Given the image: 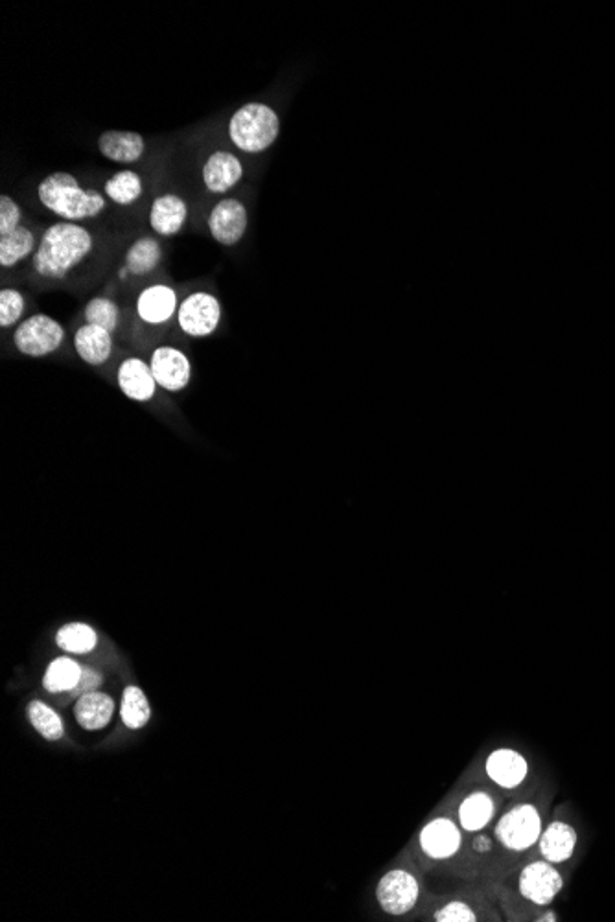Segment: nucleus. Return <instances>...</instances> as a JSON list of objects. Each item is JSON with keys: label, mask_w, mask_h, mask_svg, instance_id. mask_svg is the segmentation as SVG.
Segmentation results:
<instances>
[{"label": "nucleus", "mask_w": 615, "mask_h": 922, "mask_svg": "<svg viewBox=\"0 0 615 922\" xmlns=\"http://www.w3.org/2000/svg\"><path fill=\"white\" fill-rule=\"evenodd\" d=\"M65 341V328L47 313L24 319L13 332V345L28 358H47Z\"/></svg>", "instance_id": "4"}, {"label": "nucleus", "mask_w": 615, "mask_h": 922, "mask_svg": "<svg viewBox=\"0 0 615 922\" xmlns=\"http://www.w3.org/2000/svg\"><path fill=\"white\" fill-rule=\"evenodd\" d=\"M105 196L113 203L128 207L139 201L142 196V179L133 170H122L105 181Z\"/></svg>", "instance_id": "26"}, {"label": "nucleus", "mask_w": 615, "mask_h": 922, "mask_svg": "<svg viewBox=\"0 0 615 922\" xmlns=\"http://www.w3.org/2000/svg\"><path fill=\"white\" fill-rule=\"evenodd\" d=\"M56 645L67 654L83 656V654L93 652L96 648L98 635L93 626L87 623H69L59 628L56 634Z\"/></svg>", "instance_id": "25"}, {"label": "nucleus", "mask_w": 615, "mask_h": 922, "mask_svg": "<svg viewBox=\"0 0 615 922\" xmlns=\"http://www.w3.org/2000/svg\"><path fill=\"white\" fill-rule=\"evenodd\" d=\"M150 367L157 385L168 392H181L192 380V363L174 346H159L153 350Z\"/></svg>", "instance_id": "8"}, {"label": "nucleus", "mask_w": 615, "mask_h": 922, "mask_svg": "<svg viewBox=\"0 0 615 922\" xmlns=\"http://www.w3.org/2000/svg\"><path fill=\"white\" fill-rule=\"evenodd\" d=\"M577 845V832L575 829L562 823V821H553L538 840L540 854L551 864H564L575 853Z\"/></svg>", "instance_id": "19"}, {"label": "nucleus", "mask_w": 615, "mask_h": 922, "mask_svg": "<svg viewBox=\"0 0 615 922\" xmlns=\"http://www.w3.org/2000/svg\"><path fill=\"white\" fill-rule=\"evenodd\" d=\"M98 150L109 161L133 164L140 161L146 151V140L135 131H104L98 139Z\"/></svg>", "instance_id": "15"}, {"label": "nucleus", "mask_w": 615, "mask_h": 922, "mask_svg": "<svg viewBox=\"0 0 615 922\" xmlns=\"http://www.w3.org/2000/svg\"><path fill=\"white\" fill-rule=\"evenodd\" d=\"M474 849H476L477 853H488V851L492 849L490 838H487V836H477L476 840H474Z\"/></svg>", "instance_id": "34"}, {"label": "nucleus", "mask_w": 615, "mask_h": 922, "mask_svg": "<svg viewBox=\"0 0 615 922\" xmlns=\"http://www.w3.org/2000/svg\"><path fill=\"white\" fill-rule=\"evenodd\" d=\"M85 323L100 326L109 334H115L120 324V308L117 302L107 297H94L93 300H89V304L85 306Z\"/></svg>", "instance_id": "29"}, {"label": "nucleus", "mask_w": 615, "mask_h": 922, "mask_svg": "<svg viewBox=\"0 0 615 922\" xmlns=\"http://www.w3.org/2000/svg\"><path fill=\"white\" fill-rule=\"evenodd\" d=\"M37 197L43 207L70 223L96 218L105 210L104 194L93 188L85 190L69 172L47 175L37 186Z\"/></svg>", "instance_id": "2"}, {"label": "nucleus", "mask_w": 615, "mask_h": 922, "mask_svg": "<svg viewBox=\"0 0 615 922\" xmlns=\"http://www.w3.org/2000/svg\"><path fill=\"white\" fill-rule=\"evenodd\" d=\"M117 381L120 391L124 392L129 400L139 404L153 400L159 387L151 372L150 363L140 358L124 359L118 367Z\"/></svg>", "instance_id": "11"}, {"label": "nucleus", "mask_w": 615, "mask_h": 922, "mask_svg": "<svg viewBox=\"0 0 615 922\" xmlns=\"http://www.w3.org/2000/svg\"><path fill=\"white\" fill-rule=\"evenodd\" d=\"M120 716L124 726L140 729L150 722L151 709L146 694L137 685H128L122 694Z\"/></svg>", "instance_id": "27"}, {"label": "nucleus", "mask_w": 615, "mask_h": 922, "mask_svg": "<svg viewBox=\"0 0 615 922\" xmlns=\"http://www.w3.org/2000/svg\"><path fill=\"white\" fill-rule=\"evenodd\" d=\"M244 177L242 161L231 151H214L203 166V183L212 194H225Z\"/></svg>", "instance_id": "13"}, {"label": "nucleus", "mask_w": 615, "mask_h": 922, "mask_svg": "<svg viewBox=\"0 0 615 922\" xmlns=\"http://www.w3.org/2000/svg\"><path fill=\"white\" fill-rule=\"evenodd\" d=\"M102 680H104V678H102V674H100L98 670H94L93 667H83L82 678L78 681L76 689L70 692V694L76 696V698H82V696L89 694V692L98 691V687L102 685Z\"/></svg>", "instance_id": "33"}, {"label": "nucleus", "mask_w": 615, "mask_h": 922, "mask_svg": "<svg viewBox=\"0 0 615 922\" xmlns=\"http://www.w3.org/2000/svg\"><path fill=\"white\" fill-rule=\"evenodd\" d=\"M540 921L553 922V921H557V919H555V915H553V913H547L546 917H544V919H540Z\"/></svg>", "instance_id": "35"}, {"label": "nucleus", "mask_w": 615, "mask_h": 922, "mask_svg": "<svg viewBox=\"0 0 615 922\" xmlns=\"http://www.w3.org/2000/svg\"><path fill=\"white\" fill-rule=\"evenodd\" d=\"M420 886L413 873L406 869H395L383 875L376 888V899L382 910L389 915H404L415 908Z\"/></svg>", "instance_id": "7"}, {"label": "nucleus", "mask_w": 615, "mask_h": 922, "mask_svg": "<svg viewBox=\"0 0 615 922\" xmlns=\"http://www.w3.org/2000/svg\"><path fill=\"white\" fill-rule=\"evenodd\" d=\"M26 300L23 293L17 289H2L0 291V326L10 328L17 321H21Z\"/></svg>", "instance_id": "30"}, {"label": "nucleus", "mask_w": 615, "mask_h": 922, "mask_svg": "<svg viewBox=\"0 0 615 922\" xmlns=\"http://www.w3.org/2000/svg\"><path fill=\"white\" fill-rule=\"evenodd\" d=\"M93 236L82 225L61 221L50 225L34 253V269L39 277L61 280L93 251Z\"/></svg>", "instance_id": "1"}, {"label": "nucleus", "mask_w": 615, "mask_h": 922, "mask_svg": "<svg viewBox=\"0 0 615 922\" xmlns=\"http://www.w3.org/2000/svg\"><path fill=\"white\" fill-rule=\"evenodd\" d=\"M34 249V232L24 225L8 234H2L0 236V266H17L19 262H23L34 253Z\"/></svg>", "instance_id": "24"}, {"label": "nucleus", "mask_w": 615, "mask_h": 922, "mask_svg": "<svg viewBox=\"0 0 615 922\" xmlns=\"http://www.w3.org/2000/svg\"><path fill=\"white\" fill-rule=\"evenodd\" d=\"M280 133L279 115L266 104H245L229 120V137L245 153H262Z\"/></svg>", "instance_id": "3"}, {"label": "nucleus", "mask_w": 615, "mask_h": 922, "mask_svg": "<svg viewBox=\"0 0 615 922\" xmlns=\"http://www.w3.org/2000/svg\"><path fill=\"white\" fill-rule=\"evenodd\" d=\"M435 921L437 922H476L477 915L474 913V910L466 904V902H461V900H453L450 904H446L444 908L435 913Z\"/></svg>", "instance_id": "32"}, {"label": "nucleus", "mask_w": 615, "mask_h": 922, "mask_svg": "<svg viewBox=\"0 0 615 922\" xmlns=\"http://www.w3.org/2000/svg\"><path fill=\"white\" fill-rule=\"evenodd\" d=\"M420 847L433 860L452 858L461 847V830L452 819H433L420 832Z\"/></svg>", "instance_id": "14"}, {"label": "nucleus", "mask_w": 615, "mask_h": 922, "mask_svg": "<svg viewBox=\"0 0 615 922\" xmlns=\"http://www.w3.org/2000/svg\"><path fill=\"white\" fill-rule=\"evenodd\" d=\"M28 718L32 722L35 731L47 740H52L56 742L59 738L63 737L65 733V727H63V722H61V716L52 709L48 707L45 702L41 700H34L28 705Z\"/></svg>", "instance_id": "28"}, {"label": "nucleus", "mask_w": 615, "mask_h": 922, "mask_svg": "<svg viewBox=\"0 0 615 922\" xmlns=\"http://www.w3.org/2000/svg\"><path fill=\"white\" fill-rule=\"evenodd\" d=\"M247 208L240 199L227 197L216 203L209 216L210 236L225 247H233L247 231Z\"/></svg>", "instance_id": "9"}, {"label": "nucleus", "mask_w": 615, "mask_h": 922, "mask_svg": "<svg viewBox=\"0 0 615 922\" xmlns=\"http://www.w3.org/2000/svg\"><path fill=\"white\" fill-rule=\"evenodd\" d=\"M179 310L177 293L174 288L164 284H153L144 289L137 299V313L140 321L151 326H161L174 319Z\"/></svg>", "instance_id": "12"}, {"label": "nucleus", "mask_w": 615, "mask_h": 922, "mask_svg": "<svg viewBox=\"0 0 615 922\" xmlns=\"http://www.w3.org/2000/svg\"><path fill=\"white\" fill-rule=\"evenodd\" d=\"M529 764L518 751L496 750L487 759V775L501 788H516L525 781Z\"/></svg>", "instance_id": "18"}, {"label": "nucleus", "mask_w": 615, "mask_h": 922, "mask_svg": "<svg viewBox=\"0 0 615 922\" xmlns=\"http://www.w3.org/2000/svg\"><path fill=\"white\" fill-rule=\"evenodd\" d=\"M564 886L562 876L551 862H533L520 875V893L523 899L531 900L536 906L553 902Z\"/></svg>", "instance_id": "10"}, {"label": "nucleus", "mask_w": 615, "mask_h": 922, "mask_svg": "<svg viewBox=\"0 0 615 922\" xmlns=\"http://www.w3.org/2000/svg\"><path fill=\"white\" fill-rule=\"evenodd\" d=\"M21 207L13 201L12 197L2 194L0 196V236L15 231L21 227Z\"/></svg>", "instance_id": "31"}, {"label": "nucleus", "mask_w": 615, "mask_h": 922, "mask_svg": "<svg viewBox=\"0 0 615 922\" xmlns=\"http://www.w3.org/2000/svg\"><path fill=\"white\" fill-rule=\"evenodd\" d=\"M177 323L190 337H209L221 323V304L218 297L207 291L188 295L177 310Z\"/></svg>", "instance_id": "6"}, {"label": "nucleus", "mask_w": 615, "mask_h": 922, "mask_svg": "<svg viewBox=\"0 0 615 922\" xmlns=\"http://www.w3.org/2000/svg\"><path fill=\"white\" fill-rule=\"evenodd\" d=\"M115 713V702L109 694L104 692H89L82 698H78V704L74 707V715L78 724L87 729V731H98L107 726Z\"/></svg>", "instance_id": "20"}, {"label": "nucleus", "mask_w": 615, "mask_h": 922, "mask_svg": "<svg viewBox=\"0 0 615 922\" xmlns=\"http://www.w3.org/2000/svg\"><path fill=\"white\" fill-rule=\"evenodd\" d=\"M540 834H542L540 812L529 803L511 808L503 818L499 819L498 827H496V836L501 845H505L509 851H516V853L531 849L534 843L540 840Z\"/></svg>", "instance_id": "5"}, {"label": "nucleus", "mask_w": 615, "mask_h": 922, "mask_svg": "<svg viewBox=\"0 0 615 922\" xmlns=\"http://www.w3.org/2000/svg\"><path fill=\"white\" fill-rule=\"evenodd\" d=\"M83 667L67 656L56 657L47 667L43 676V687L52 694L72 692L82 678Z\"/></svg>", "instance_id": "22"}, {"label": "nucleus", "mask_w": 615, "mask_h": 922, "mask_svg": "<svg viewBox=\"0 0 615 922\" xmlns=\"http://www.w3.org/2000/svg\"><path fill=\"white\" fill-rule=\"evenodd\" d=\"M188 218V207L183 197L164 194L153 201L150 210V225L159 236H174L183 229Z\"/></svg>", "instance_id": "17"}, {"label": "nucleus", "mask_w": 615, "mask_h": 922, "mask_svg": "<svg viewBox=\"0 0 615 922\" xmlns=\"http://www.w3.org/2000/svg\"><path fill=\"white\" fill-rule=\"evenodd\" d=\"M163 249L161 243L151 236L139 238L133 243L126 253V269L135 277L150 275L155 267L161 264Z\"/></svg>", "instance_id": "21"}, {"label": "nucleus", "mask_w": 615, "mask_h": 922, "mask_svg": "<svg viewBox=\"0 0 615 922\" xmlns=\"http://www.w3.org/2000/svg\"><path fill=\"white\" fill-rule=\"evenodd\" d=\"M494 799L487 792H472L459 807L461 827L468 832L485 829L494 816Z\"/></svg>", "instance_id": "23"}, {"label": "nucleus", "mask_w": 615, "mask_h": 922, "mask_svg": "<svg viewBox=\"0 0 615 922\" xmlns=\"http://www.w3.org/2000/svg\"><path fill=\"white\" fill-rule=\"evenodd\" d=\"M74 348L87 365L100 367L111 358L113 334L100 326L85 323L74 335Z\"/></svg>", "instance_id": "16"}]
</instances>
